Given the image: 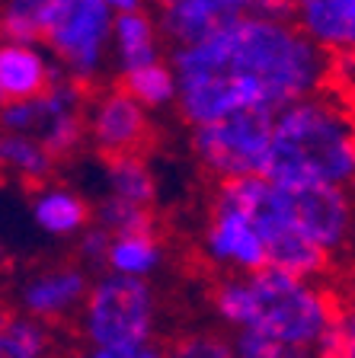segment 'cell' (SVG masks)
<instances>
[{"label": "cell", "mask_w": 355, "mask_h": 358, "mask_svg": "<svg viewBox=\"0 0 355 358\" xmlns=\"http://www.w3.org/2000/svg\"><path fill=\"white\" fill-rule=\"evenodd\" d=\"M355 176L352 115L333 96L298 99L272 115L269 157L263 179L279 189L340 186Z\"/></svg>", "instance_id": "3"}, {"label": "cell", "mask_w": 355, "mask_h": 358, "mask_svg": "<svg viewBox=\"0 0 355 358\" xmlns=\"http://www.w3.org/2000/svg\"><path fill=\"white\" fill-rule=\"evenodd\" d=\"M230 20H237V13L228 0H179L173 7L160 10L157 32H160L163 45L189 48V45L205 42L211 32L228 26Z\"/></svg>", "instance_id": "14"}, {"label": "cell", "mask_w": 355, "mask_h": 358, "mask_svg": "<svg viewBox=\"0 0 355 358\" xmlns=\"http://www.w3.org/2000/svg\"><path fill=\"white\" fill-rule=\"evenodd\" d=\"M314 358H355V320L346 304H340V310L333 313L330 327H326L323 336L317 339Z\"/></svg>", "instance_id": "25"}, {"label": "cell", "mask_w": 355, "mask_h": 358, "mask_svg": "<svg viewBox=\"0 0 355 358\" xmlns=\"http://www.w3.org/2000/svg\"><path fill=\"white\" fill-rule=\"evenodd\" d=\"M118 87L125 90L128 96L148 112H160V109H170L176 106V77H173V67L170 61L163 58L157 64H148V67H138L132 74H122Z\"/></svg>", "instance_id": "20"}, {"label": "cell", "mask_w": 355, "mask_h": 358, "mask_svg": "<svg viewBox=\"0 0 355 358\" xmlns=\"http://www.w3.org/2000/svg\"><path fill=\"white\" fill-rule=\"evenodd\" d=\"M272 134V112H234L228 119L193 128L189 148L195 164L218 182L263 176Z\"/></svg>", "instance_id": "6"}, {"label": "cell", "mask_w": 355, "mask_h": 358, "mask_svg": "<svg viewBox=\"0 0 355 358\" xmlns=\"http://www.w3.org/2000/svg\"><path fill=\"white\" fill-rule=\"evenodd\" d=\"M281 208H285V221L330 259L346 250L349 234H352V195H349V189H281Z\"/></svg>", "instance_id": "7"}, {"label": "cell", "mask_w": 355, "mask_h": 358, "mask_svg": "<svg viewBox=\"0 0 355 358\" xmlns=\"http://www.w3.org/2000/svg\"><path fill=\"white\" fill-rule=\"evenodd\" d=\"M109 234L103 231V227H97V224H90L87 231L77 237V266H83L93 275V272H103L106 266V253H109Z\"/></svg>", "instance_id": "27"}, {"label": "cell", "mask_w": 355, "mask_h": 358, "mask_svg": "<svg viewBox=\"0 0 355 358\" xmlns=\"http://www.w3.org/2000/svg\"><path fill=\"white\" fill-rule=\"evenodd\" d=\"M48 0H4L0 3V38L20 45H42Z\"/></svg>", "instance_id": "21"}, {"label": "cell", "mask_w": 355, "mask_h": 358, "mask_svg": "<svg viewBox=\"0 0 355 358\" xmlns=\"http://www.w3.org/2000/svg\"><path fill=\"white\" fill-rule=\"evenodd\" d=\"M167 358H234L228 333L218 329H189L167 345Z\"/></svg>", "instance_id": "24"}, {"label": "cell", "mask_w": 355, "mask_h": 358, "mask_svg": "<svg viewBox=\"0 0 355 358\" xmlns=\"http://www.w3.org/2000/svg\"><path fill=\"white\" fill-rule=\"evenodd\" d=\"M36 141L42 144L55 160L77 154L81 144L87 141V134H83V112H71V115H58V119H52L42 131L36 134Z\"/></svg>", "instance_id": "23"}, {"label": "cell", "mask_w": 355, "mask_h": 358, "mask_svg": "<svg viewBox=\"0 0 355 358\" xmlns=\"http://www.w3.org/2000/svg\"><path fill=\"white\" fill-rule=\"evenodd\" d=\"M167 262V250L157 231L144 234H122V237L109 240V253H106L103 272L122 278H138V282H151Z\"/></svg>", "instance_id": "16"}, {"label": "cell", "mask_w": 355, "mask_h": 358, "mask_svg": "<svg viewBox=\"0 0 355 358\" xmlns=\"http://www.w3.org/2000/svg\"><path fill=\"white\" fill-rule=\"evenodd\" d=\"M151 3H157L160 10H167V7H173V3H179V0H151Z\"/></svg>", "instance_id": "32"}, {"label": "cell", "mask_w": 355, "mask_h": 358, "mask_svg": "<svg viewBox=\"0 0 355 358\" xmlns=\"http://www.w3.org/2000/svg\"><path fill=\"white\" fill-rule=\"evenodd\" d=\"M55 166H58V160L36 138L0 131V176L20 179L26 186H42L52 179Z\"/></svg>", "instance_id": "17"}, {"label": "cell", "mask_w": 355, "mask_h": 358, "mask_svg": "<svg viewBox=\"0 0 355 358\" xmlns=\"http://www.w3.org/2000/svg\"><path fill=\"white\" fill-rule=\"evenodd\" d=\"M29 215L45 237L77 240L93 224V205L64 182H42L29 195Z\"/></svg>", "instance_id": "13"}, {"label": "cell", "mask_w": 355, "mask_h": 358, "mask_svg": "<svg viewBox=\"0 0 355 358\" xmlns=\"http://www.w3.org/2000/svg\"><path fill=\"white\" fill-rule=\"evenodd\" d=\"M160 32H157V20L148 10H132V13L112 16V32H109V55L116 61L118 74H132L138 67L157 64L167 58L163 52Z\"/></svg>", "instance_id": "15"}, {"label": "cell", "mask_w": 355, "mask_h": 358, "mask_svg": "<svg viewBox=\"0 0 355 358\" xmlns=\"http://www.w3.org/2000/svg\"><path fill=\"white\" fill-rule=\"evenodd\" d=\"M237 16L291 22V0H228Z\"/></svg>", "instance_id": "28"}, {"label": "cell", "mask_w": 355, "mask_h": 358, "mask_svg": "<svg viewBox=\"0 0 355 358\" xmlns=\"http://www.w3.org/2000/svg\"><path fill=\"white\" fill-rule=\"evenodd\" d=\"M202 253L211 266L224 268V275H250L266 268V250L250 217L215 199L202 231Z\"/></svg>", "instance_id": "10"}, {"label": "cell", "mask_w": 355, "mask_h": 358, "mask_svg": "<svg viewBox=\"0 0 355 358\" xmlns=\"http://www.w3.org/2000/svg\"><path fill=\"white\" fill-rule=\"evenodd\" d=\"M291 26L323 55L355 48V0H291Z\"/></svg>", "instance_id": "11"}, {"label": "cell", "mask_w": 355, "mask_h": 358, "mask_svg": "<svg viewBox=\"0 0 355 358\" xmlns=\"http://www.w3.org/2000/svg\"><path fill=\"white\" fill-rule=\"evenodd\" d=\"M228 339L234 358H314L311 349H295L259 333H228Z\"/></svg>", "instance_id": "26"}, {"label": "cell", "mask_w": 355, "mask_h": 358, "mask_svg": "<svg viewBox=\"0 0 355 358\" xmlns=\"http://www.w3.org/2000/svg\"><path fill=\"white\" fill-rule=\"evenodd\" d=\"M112 16L103 0H48L42 45L61 74L83 90L109 64Z\"/></svg>", "instance_id": "5"}, {"label": "cell", "mask_w": 355, "mask_h": 358, "mask_svg": "<svg viewBox=\"0 0 355 358\" xmlns=\"http://www.w3.org/2000/svg\"><path fill=\"white\" fill-rule=\"evenodd\" d=\"M83 134L103 157L141 154L148 148L151 115L128 96L122 87H106L97 99H87L83 109Z\"/></svg>", "instance_id": "9"}, {"label": "cell", "mask_w": 355, "mask_h": 358, "mask_svg": "<svg viewBox=\"0 0 355 358\" xmlns=\"http://www.w3.org/2000/svg\"><path fill=\"white\" fill-rule=\"evenodd\" d=\"M93 224L103 227L109 237L157 231L154 227V211L151 208H138V205H128V201L112 199V195H106L97 208H93Z\"/></svg>", "instance_id": "22"}, {"label": "cell", "mask_w": 355, "mask_h": 358, "mask_svg": "<svg viewBox=\"0 0 355 358\" xmlns=\"http://www.w3.org/2000/svg\"><path fill=\"white\" fill-rule=\"evenodd\" d=\"M77 358H167V349L157 343L148 345H128V349H83Z\"/></svg>", "instance_id": "29"}, {"label": "cell", "mask_w": 355, "mask_h": 358, "mask_svg": "<svg viewBox=\"0 0 355 358\" xmlns=\"http://www.w3.org/2000/svg\"><path fill=\"white\" fill-rule=\"evenodd\" d=\"M0 358H58V336L16 310H0Z\"/></svg>", "instance_id": "18"}, {"label": "cell", "mask_w": 355, "mask_h": 358, "mask_svg": "<svg viewBox=\"0 0 355 358\" xmlns=\"http://www.w3.org/2000/svg\"><path fill=\"white\" fill-rule=\"evenodd\" d=\"M106 186L112 199H122L138 208H154L157 201V176L141 154L106 157Z\"/></svg>", "instance_id": "19"}, {"label": "cell", "mask_w": 355, "mask_h": 358, "mask_svg": "<svg viewBox=\"0 0 355 358\" xmlns=\"http://www.w3.org/2000/svg\"><path fill=\"white\" fill-rule=\"evenodd\" d=\"M77 333L83 349H128L157 343L160 304L151 282L99 272L90 282L77 313Z\"/></svg>", "instance_id": "4"}, {"label": "cell", "mask_w": 355, "mask_h": 358, "mask_svg": "<svg viewBox=\"0 0 355 358\" xmlns=\"http://www.w3.org/2000/svg\"><path fill=\"white\" fill-rule=\"evenodd\" d=\"M58 77L64 74L42 45H20L0 38V106L42 96Z\"/></svg>", "instance_id": "12"}, {"label": "cell", "mask_w": 355, "mask_h": 358, "mask_svg": "<svg viewBox=\"0 0 355 358\" xmlns=\"http://www.w3.org/2000/svg\"><path fill=\"white\" fill-rule=\"evenodd\" d=\"M211 310L230 333H259L314 352L333 313L340 310V301L320 282L259 268L250 275L218 278L211 288Z\"/></svg>", "instance_id": "2"}, {"label": "cell", "mask_w": 355, "mask_h": 358, "mask_svg": "<svg viewBox=\"0 0 355 358\" xmlns=\"http://www.w3.org/2000/svg\"><path fill=\"white\" fill-rule=\"evenodd\" d=\"M112 13H132V10H144V0H103Z\"/></svg>", "instance_id": "30"}, {"label": "cell", "mask_w": 355, "mask_h": 358, "mask_svg": "<svg viewBox=\"0 0 355 358\" xmlns=\"http://www.w3.org/2000/svg\"><path fill=\"white\" fill-rule=\"evenodd\" d=\"M7 272H10V259H7V250L0 246V285H4V278H7Z\"/></svg>", "instance_id": "31"}, {"label": "cell", "mask_w": 355, "mask_h": 358, "mask_svg": "<svg viewBox=\"0 0 355 358\" xmlns=\"http://www.w3.org/2000/svg\"><path fill=\"white\" fill-rule=\"evenodd\" d=\"M90 282H93V275L77 262L39 266L16 288V313L52 329L67 320H77Z\"/></svg>", "instance_id": "8"}, {"label": "cell", "mask_w": 355, "mask_h": 358, "mask_svg": "<svg viewBox=\"0 0 355 358\" xmlns=\"http://www.w3.org/2000/svg\"><path fill=\"white\" fill-rule=\"evenodd\" d=\"M176 77V106L186 125H208L234 112H279L323 93L333 58L291 22L237 16L189 48L167 55Z\"/></svg>", "instance_id": "1"}]
</instances>
